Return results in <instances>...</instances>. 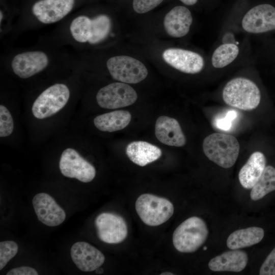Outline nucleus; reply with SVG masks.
Returning <instances> with one entry per match:
<instances>
[{"mask_svg": "<svg viewBox=\"0 0 275 275\" xmlns=\"http://www.w3.org/2000/svg\"><path fill=\"white\" fill-rule=\"evenodd\" d=\"M126 154L135 164L144 167L159 159L162 151L158 147L145 141H134L126 148Z\"/></svg>", "mask_w": 275, "mask_h": 275, "instance_id": "obj_21", "label": "nucleus"}, {"mask_svg": "<svg viewBox=\"0 0 275 275\" xmlns=\"http://www.w3.org/2000/svg\"><path fill=\"white\" fill-rule=\"evenodd\" d=\"M163 0H133V10L139 14L147 13L157 6Z\"/></svg>", "mask_w": 275, "mask_h": 275, "instance_id": "obj_29", "label": "nucleus"}, {"mask_svg": "<svg viewBox=\"0 0 275 275\" xmlns=\"http://www.w3.org/2000/svg\"><path fill=\"white\" fill-rule=\"evenodd\" d=\"M265 166L266 158L263 153L260 151L253 153L239 172V181L242 186L252 189L261 176Z\"/></svg>", "mask_w": 275, "mask_h": 275, "instance_id": "obj_20", "label": "nucleus"}, {"mask_svg": "<svg viewBox=\"0 0 275 275\" xmlns=\"http://www.w3.org/2000/svg\"><path fill=\"white\" fill-rule=\"evenodd\" d=\"M239 52V47L235 43H223L214 51L212 65L215 68L225 67L236 59Z\"/></svg>", "mask_w": 275, "mask_h": 275, "instance_id": "obj_25", "label": "nucleus"}, {"mask_svg": "<svg viewBox=\"0 0 275 275\" xmlns=\"http://www.w3.org/2000/svg\"><path fill=\"white\" fill-rule=\"evenodd\" d=\"M54 56L49 51L31 49L19 51L14 54L9 64L17 76L28 79L47 69L54 64Z\"/></svg>", "mask_w": 275, "mask_h": 275, "instance_id": "obj_5", "label": "nucleus"}, {"mask_svg": "<svg viewBox=\"0 0 275 275\" xmlns=\"http://www.w3.org/2000/svg\"><path fill=\"white\" fill-rule=\"evenodd\" d=\"M241 26L245 31L252 34L275 30V7L266 4L254 7L243 16Z\"/></svg>", "mask_w": 275, "mask_h": 275, "instance_id": "obj_13", "label": "nucleus"}, {"mask_svg": "<svg viewBox=\"0 0 275 275\" xmlns=\"http://www.w3.org/2000/svg\"><path fill=\"white\" fill-rule=\"evenodd\" d=\"M18 246L14 241L7 240L0 242V270L17 253Z\"/></svg>", "mask_w": 275, "mask_h": 275, "instance_id": "obj_26", "label": "nucleus"}, {"mask_svg": "<svg viewBox=\"0 0 275 275\" xmlns=\"http://www.w3.org/2000/svg\"><path fill=\"white\" fill-rule=\"evenodd\" d=\"M193 22L189 10L185 7H175L165 16L163 25L167 33L171 37L180 38L187 35Z\"/></svg>", "mask_w": 275, "mask_h": 275, "instance_id": "obj_18", "label": "nucleus"}, {"mask_svg": "<svg viewBox=\"0 0 275 275\" xmlns=\"http://www.w3.org/2000/svg\"><path fill=\"white\" fill-rule=\"evenodd\" d=\"M32 204L38 219L43 224L56 227L63 223L66 213L49 195L41 193L36 195Z\"/></svg>", "mask_w": 275, "mask_h": 275, "instance_id": "obj_15", "label": "nucleus"}, {"mask_svg": "<svg viewBox=\"0 0 275 275\" xmlns=\"http://www.w3.org/2000/svg\"><path fill=\"white\" fill-rule=\"evenodd\" d=\"M260 275H275V248L262 263L259 270Z\"/></svg>", "mask_w": 275, "mask_h": 275, "instance_id": "obj_30", "label": "nucleus"}, {"mask_svg": "<svg viewBox=\"0 0 275 275\" xmlns=\"http://www.w3.org/2000/svg\"><path fill=\"white\" fill-rule=\"evenodd\" d=\"M135 210L145 224L155 227L168 221L173 215L174 208L173 204L166 198L144 194L136 200Z\"/></svg>", "mask_w": 275, "mask_h": 275, "instance_id": "obj_6", "label": "nucleus"}, {"mask_svg": "<svg viewBox=\"0 0 275 275\" xmlns=\"http://www.w3.org/2000/svg\"><path fill=\"white\" fill-rule=\"evenodd\" d=\"M264 236V231L260 227H252L239 229L229 236L227 245L231 250L249 247L260 242Z\"/></svg>", "mask_w": 275, "mask_h": 275, "instance_id": "obj_23", "label": "nucleus"}, {"mask_svg": "<svg viewBox=\"0 0 275 275\" xmlns=\"http://www.w3.org/2000/svg\"><path fill=\"white\" fill-rule=\"evenodd\" d=\"M236 117L237 112L234 110H229L226 114L215 118L213 124L218 129L228 131L232 128L233 122Z\"/></svg>", "mask_w": 275, "mask_h": 275, "instance_id": "obj_28", "label": "nucleus"}, {"mask_svg": "<svg viewBox=\"0 0 275 275\" xmlns=\"http://www.w3.org/2000/svg\"><path fill=\"white\" fill-rule=\"evenodd\" d=\"M174 273L170 272H164L160 273V275H173Z\"/></svg>", "mask_w": 275, "mask_h": 275, "instance_id": "obj_35", "label": "nucleus"}, {"mask_svg": "<svg viewBox=\"0 0 275 275\" xmlns=\"http://www.w3.org/2000/svg\"><path fill=\"white\" fill-rule=\"evenodd\" d=\"M183 4L188 6H191L195 5L198 1V0H180Z\"/></svg>", "mask_w": 275, "mask_h": 275, "instance_id": "obj_33", "label": "nucleus"}, {"mask_svg": "<svg viewBox=\"0 0 275 275\" xmlns=\"http://www.w3.org/2000/svg\"><path fill=\"white\" fill-rule=\"evenodd\" d=\"M112 22L106 14L90 17L79 15L67 22L66 34L69 41L79 47L80 45H95L107 39L111 32Z\"/></svg>", "mask_w": 275, "mask_h": 275, "instance_id": "obj_1", "label": "nucleus"}, {"mask_svg": "<svg viewBox=\"0 0 275 275\" xmlns=\"http://www.w3.org/2000/svg\"><path fill=\"white\" fill-rule=\"evenodd\" d=\"M248 259L246 252L232 250L211 259L208 267L213 271L240 272L246 267Z\"/></svg>", "mask_w": 275, "mask_h": 275, "instance_id": "obj_19", "label": "nucleus"}, {"mask_svg": "<svg viewBox=\"0 0 275 275\" xmlns=\"http://www.w3.org/2000/svg\"><path fill=\"white\" fill-rule=\"evenodd\" d=\"M155 134L159 141L168 146L183 147L186 142L179 122L166 116H160L156 120Z\"/></svg>", "mask_w": 275, "mask_h": 275, "instance_id": "obj_17", "label": "nucleus"}, {"mask_svg": "<svg viewBox=\"0 0 275 275\" xmlns=\"http://www.w3.org/2000/svg\"><path fill=\"white\" fill-rule=\"evenodd\" d=\"M107 69L112 77L122 82L136 84L148 75L146 66L139 60L127 56H117L106 61Z\"/></svg>", "mask_w": 275, "mask_h": 275, "instance_id": "obj_8", "label": "nucleus"}, {"mask_svg": "<svg viewBox=\"0 0 275 275\" xmlns=\"http://www.w3.org/2000/svg\"><path fill=\"white\" fill-rule=\"evenodd\" d=\"M131 119L130 113L125 110H117L103 114L94 119L95 127L100 131L114 132L125 128Z\"/></svg>", "mask_w": 275, "mask_h": 275, "instance_id": "obj_22", "label": "nucleus"}, {"mask_svg": "<svg viewBox=\"0 0 275 275\" xmlns=\"http://www.w3.org/2000/svg\"><path fill=\"white\" fill-rule=\"evenodd\" d=\"M231 39H234L232 34L230 33L226 34L223 38V43H234V40Z\"/></svg>", "mask_w": 275, "mask_h": 275, "instance_id": "obj_32", "label": "nucleus"}, {"mask_svg": "<svg viewBox=\"0 0 275 275\" xmlns=\"http://www.w3.org/2000/svg\"><path fill=\"white\" fill-rule=\"evenodd\" d=\"M59 168L65 177L75 178L84 183L92 181L96 175L94 167L72 148H67L62 152Z\"/></svg>", "mask_w": 275, "mask_h": 275, "instance_id": "obj_11", "label": "nucleus"}, {"mask_svg": "<svg viewBox=\"0 0 275 275\" xmlns=\"http://www.w3.org/2000/svg\"><path fill=\"white\" fill-rule=\"evenodd\" d=\"M222 97L228 105L243 111H252L261 100L260 91L252 80L237 77L229 80L224 87Z\"/></svg>", "mask_w": 275, "mask_h": 275, "instance_id": "obj_2", "label": "nucleus"}, {"mask_svg": "<svg viewBox=\"0 0 275 275\" xmlns=\"http://www.w3.org/2000/svg\"><path fill=\"white\" fill-rule=\"evenodd\" d=\"M95 225L99 239L105 243L122 242L128 234V227L125 219L115 213H100L95 218Z\"/></svg>", "mask_w": 275, "mask_h": 275, "instance_id": "obj_12", "label": "nucleus"}, {"mask_svg": "<svg viewBox=\"0 0 275 275\" xmlns=\"http://www.w3.org/2000/svg\"><path fill=\"white\" fill-rule=\"evenodd\" d=\"M96 273L97 274H101L103 272V269L102 268H98L95 270Z\"/></svg>", "mask_w": 275, "mask_h": 275, "instance_id": "obj_34", "label": "nucleus"}, {"mask_svg": "<svg viewBox=\"0 0 275 275\" xmlns=\"http://www.w3.org/2000/svg\"><path fill=\"white\" fill-rule=\"evenodd\" d=\"M70 254L77 268L85 272L95 270L105 260L104 255L99 250L84 241L74 243L71 248Z\"/></svg>", "mask_w": 275, "mask_h": 275, "instance_id": "obj_16", "label": "nucleus"}, {"mask_svg": "<svg viewBox=\"0 0 275 275\" xmlns=\"http://www.w3.org/2000/svg\"><path fill=\"white\" fill-rule=\"evenodd\" d=\"M273 190H275V168L267 166L252 187L250 197L252 200L257 201Z\"/></svg>", "mask_w": 275, "mask_h": 275, "instance_id": "obj_24", "label": "nucleus"}, {"mask_svg": "<svg viewBox=\"0 0 275 275\" xmlns=\"http://www.w3.org/2000/svg\"><path fill=\"white\" fill-rule=\"evenodd\" d=\"M203 150L210 160L221 167L228 169L236 162L239 153L240 145L235 136L216 132L204 139Z\"/></svg>", "mask_w": 275, "mask_h": 275, "instance_id": "obj_3", "label": "nucleus"}, {"mask_svg": "<svg viewBox=\"0 0 275 275\" xmlns=\"http://www.w3.org/2000/svg\"><path fill=\"white\" fill-rule=\"evenodd\" d=\"M138 98L134 89L124 82H114L101 88L96 99L98 104L106 109H116L133 104Z\"/></svg>", "mask_w": 275, "mask_h": 275, "instance_id": "obj_9", "label": "nucleus"}, {"mask_svg": "<svg viewBox=\"0 0 275 275\" xmlns=\"http://www.w3.org/2000/svg\"><path fill=\"white\" fill-rule=\"evenodd\" d=\"M14 129L12 116L8 108L3 105H0V137L10 135Z\"/></svg>", "mask_w": 275, "mask_h": 275, "instance_id": "obj_27", "label": "nucleus"}, {"mask_svg": "<svg viewBox=\"0 0 275 275\" xmlns=\"http://www.w3.org/2000/svg\"><path fill=\"white\" fill-rule=\"evenodd\" d=\"M162 56L164 61L171 66L185 73H199L204 66L203 57L190 50L171 48L165 50Z\"/></svg>", "mask_w": 275, "mask_h": 275, "instance_id": "obj_14", "label": "nucleus"}, {"mask_svg": "<svg viewBox=\"0 0 275 275\" xmlns=\"http://www.w3.org/2000/svg\"><path fill=\"white\" fill-rule=\"evenodd\" d=\"M206 224L198 216L190 217L180 224L173 234L175 248L181 253H193L206 241L208 236Z\"/></svg>", "mask_w": 275, "mask_h": 275, "instance_id": "obj_4", "label": "nucleus"}, {"mask_svg": "<svg viewBox=\"0 0 275 275\" xmlns=\"http://www.w3.org/2000/svg\"><path fill=\"white\" fill-rule=\"evenodd\" d=\"M75 0H38L32 6L34 23L49 25L65 18L73 10Z\"/></svg>", "mask_w": 275, "mask_h": 275, "instance_id": "obj_10", "label": "nucleus"}, {"mask_svg": "<svg viewBox=\"0 0 275 275\" xmlns=\"http://www.w3.org/2000/svg\"><path fill=\"white\" fill-rule=\"evenodd\" d=\"M37 270L31 267L21 266L9 270L7 275H38Z\"/></svg>", "mask_w": 275, "mask_h": 275, "instance_id": "obj_31", "label": "nucleus"}, {"mask_svg": "<svg viewBox=\"0 0 275 275\" xmlns=\"http://www.w3.org/2000/svg\"><path fill=\"white\" fill-rule=\"evenodd\" d=\"M70 91L65 84L57 83L42 91L33 103L32 112L39 119L48 118L61 110L67 103Z\"/></svg>", "mask_w": 275, "mask_h": 275, "instance_id": "obj_7", "label": "nucleus"}]
</instances>
